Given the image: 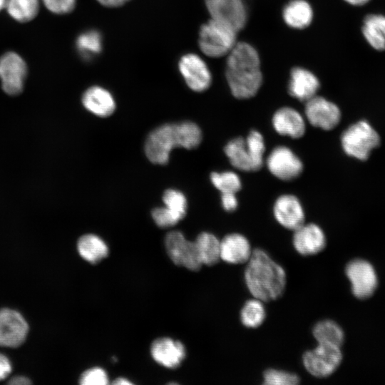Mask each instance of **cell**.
Returning <instances> with one entry per match:
<instances>
[{
    "mask_svg": "<svg viewBox=\"0 0 385 385\" xmlns=\"http://www.w3.org/2000/svg\"><path fill=\"white\" fill-rule=\"evenodd\" d=\"M6 0H0V11L5 8Z\"/></svg>",
    "mask_w": 385,
    "mask_h": 385,
    "instance_id": "43",
    "label": "cell"
},
{
    "mask_svg": "<svg viewBox=\"0 0 385 385\" xmlns=\"http://www.w3.org/2000/svg\"><path fill=\"white\" fill-rule=\"evenodd\" d=\"M151 215L155 224L160 227H171L181 220L175 212L165 206L153 209Z\"/></svg>",
    "mask_w": 385,
    "mask_h": 385,
    "instance_id": "34",
    "label": "cell"
},
{
    "mask_svg": "<svg viewBox=\"0 0 385 385\" xmlns=\"http://www.w3.org/2000/svg\"><path fill=\"white\" fill-rule=\"evenodd\" d=\"M167 253L174 264L196 271L202 265L195 241L188 240L180 231H171L165 237Z\"/></svg>",
    "mask_w": 385,
    "mask_h": 385,
    "instance_id": "10",
    "label": "cell"
},
{
    "mask_svg": "<svg viewBox=\"0 0 385 385\" xmlns=\"http://www.w3.org/2000/svg\"><path fill=\"white\" fill-rule=\"evenodd\" d=\"M362 33L367 42L376 50L385 49V16L369 14L364 20Z\"/></svg>",
    "mask_w": 385,
    "mask_h": 385,
    "instance_id": "25",
    "label": "cell"
},
{
    "mask_svg": "<svg viewBox=\"0 0 385 385\" xmlns=\"http://www.w3.org/2000/svg\"><path fill=\"white\" fill-rule=\"evenodd\" d=\"M101 5L109 7H119L128 2L130 0H97Z\"/></svg>",
    "mask_w": 385,
    "mask_h": 385,
    "instance_id": "39",
    "label": "cell"
},
{
    "mask_svg": "<svg viewBox=\"0 0 385 385\" xmlns=\"http://www.w3.org/2000/svg\"><path fill=\"white\" fill-rule=\"evenodd\" d=\"M79 383L81 385H106L108 384V377L104 369L93 367L81 374Z\"/></svg>",
    "mask_w": 385,
    "mask_h": 385,
    "instance_id": "35",
    "label": "cell"
},
{
    "mask_svg": "<svg viewBox=\"0 0 385 385\" xmlns=\"http://www.w3.org/2000/svg\"><path fill=\"white\" fill-rule=\"evenodd\" d=\"M29 327L24 317L10 309H0V346L17 347L26 339Z\"/></svg>",
    "mask_w": 385,
    "mask_h": 385,
    "instance_id": "15",
    "label": "cell"
},
{
    "mask_svg": "<svg viewBox=\"0 0 385 385\" xmlns=\"http://www.w3.org/2000/svg\"><path fill=\"white\" fill-rule=\"evenodd\" d=\"M341 346L318 344L303 355V364L307 371L315 377H327L333 374L342 360Z\"/></svg>",
    "mask_w": 385,
    "mask_h": 385,
    "instance_id": "7",
    "label": "cell"
},
{
    "mask_svg": "<svg viewBox=\"0 0 385 385\" xmlns=\"http://www.w3.org/2000/svg\"><path fill=\"white\" fill-rule=\"evenodd\" d=\"M11 371V365L8 358L0 354V380L5 379Z\"/></svg>",
    "mask_w": 385,
    "mask_h": 385,
    "instance_id": "38",
    "label": "cell"
},
{
    "mask_svg": "<svg viewBox=\"0 0 385 385\" xmlns=\"http://www.w3.org/2000/svg\"><path fill=\"white\" fill-rule=\"evenodd\" d=\"M205 1L212 19L224 23L237 31L245 26L247 12L243 0H205Z\"/></svg>",
    "mask_w": 385,
    "mask_h": 385,
    "instance_id": "14",
    "label": "cell"
},
{
    "mask_svg": "<svg viewBox=\"0 0 385 385\" xmlns=\"http://www.w3.org/2000/svg\"><path fill=\"white\" fill-rule=\"evenodd\" d=\"M31 383L29 379L22 376L13 377L9 382V384L13 385H26L30 384Z\"/></svg>",
    "mask_w": 385,
    "mask_h": 385,
    "instance_id": "40",
    "label": "cell"
},
{
    "mask_svg": "<svg viewBox=\"0 0 385 385\" xmlns=\"http://www.w3.org/2000/svg\"><path fill=\"white\" fill-rule=\"evenodd\" d=\"M273 215L280 225L293 231L304 223L303 206L298 197L292 194H284L276 199Z\"/></svg>",
    "mask_w": 385,
    "mask_h": 385,
    "instance_id": "16",
    "label": "cell"
},
{
    "mask_svg": "<svg viewBox=\"0 0 385 385\" xmlns=\"http://www.w3.org/2000/svg\"><path fill=\"white\" fill-rule=\"evenodd\" d=\"M266 317L263 301L253 298L247 300L240 312V320L248 328H257L260 326Z\"/></svg>",
    "mask_w": 385,
    "mask_h": 385,
    "instance_id": "30",
    "label": "cell"
},
{
    "mask_svg": "<svg viewBox=\"0 0 385 385\" xmlns=\"http://www.w3.org/2000/svg\"><path fill=\"white\" fill-rule=\"evenodd\" d=\"M76 48L82 59L85 61L93 59L103 50L101 34L95 29L81 33L76 40Z\"/></svg>",
    "mask_w": 385,
    "mask_h": 385,
    "instance_id": "26",
    "label": "cell"
},
{
    "mask_svg": "<svg viewBox=\"0 0 385 385\" xmlns=\"http://www.w3.org/2000/svg\"><path fill=\"white\" fill-rule=\"evenodd\" d=\"M237 32L230 26L211 19L200 27L199 47L209 57L223 56L237 43Z\"/></svg>",
    "mask_w": 385,
    "mask_h": 385,
    "instance_id": "5",
    "label": "cell"
},
{
    "mask_svg": "<svg viewBox=\"0 0 385 385\" xmlns=\"http://www.w3.org/2000/svg\"><path fill=\"white\" fill-rule=\"evenodd\" d=\"M178 69L185 83L192 91L202 92L210 86V71L198 55L189 53L182 56L178 61Z\"/></svg>",
    "mask_w": 385,
    "mask_h": 385,
    "instance_id": "13",
    "label": "cell"
},
{
    "mask_svg": "<svg viewBox=\"0 0 385 385\" xmlns=\"http://www.w3.org/2000/svg\"><path fill=\"white\" fill-rule=\"evenodd\" d=\"M344 153L358 160H366L372 149L380 143L377 132L366 120H360L346 128L341 137Z\"/></svg>",
    "mask_w": 385,
    "mask_h": 385,
    "instance_id": "6",
    "label": "cell"
},
{
    "mask_svg": "<svg viewBox=\"0 0 385 385\" xmlns=\"http://www.w3.org/2000/svg\"><path fill=\"white\" fill-rule=\"evenodd\" d=\"M245 281L253 297L269 302L283 294L286 273L265 250L256 249L247 262Z\"/></svg>",
    "mask_w": 385,
    "mask_h": 385,
    "instance_id": "3",
    "label": "cell"
},
{
    "mask_svg": "<svg viewBox=\"0 0 385 385\" xmlns=\"http://www.w3.org/2000/svg\"><path fill=\"white\" fill-rule=\"evenodd\" d=\"M150 353L153 359L167 368H176L185 356L184 345L169 337H160L151 344Z\"/></svg>",
    "mask_w": 385,
    "mask_h": 385,
    "instance_id": "19",
    "label": "cell"
},
{
    "mask_svg": "<svg viewBox=\"0 0 385 385\" xmlns=\"http://www.w3.org/2000/svg\"><path fill=\"white\" fill-rule=\"evenodd\" d=\"M224 152L236 169L246 172L257 171L265 163V140L259 131L253 130L245 138L237 137L228 141Z\"/></svg>",
    "mask_w": 385,
    "mask_h": 385,
    "instance_id": "4",
    "label": "cell"
},
{
    "mask_svg": "<svg viewBox=\"0 0 385 385\" xmlns=\"http://www.w3.org/2000/svg\"><path fill=\"white\" fill-rule=\"evenodd\" d=\"M220 200L222 208L227 212H232L237 208L238 200L236 197V193H221Z\"/></svg>",
    "mask_w": 385,
    "mask_h": 385,
    "instance_id": "37",
    "label": "cell"
},
{
    "mask_svg": "<svg viewBox=\"0 0 385 385\" xmlns=\"http://www.w3.org/2000/svg\"><path fill=\"white\" fill-rule=\"evenodd\" d=\"M263 384L267 385H296L299 382V376L284 370L269 369L264 372Z\"/></svg>",
    "mask_w": 385,
    "mask_h": 385,
    "instance_id": "33",
    "label": "cell"
},
{
    "mask_svg": "<svg viewBox=\"0 0 385 385\" xmlns=\"http://www.w3.org/2000/svg\"><path fill=\"white\" fill-rule=\"evenodd\" d=\"M27 74V64L18 53L10 51L0 56V81L6 94L12 96L20 94Z\"/></svg>",
    "mask_w": 385,
    "mask_h": 385,
    "instance_id": "8",
    "label": "cell"
},
{
    "mask_svg": "<svg viewBox=\"0 0 385 385\" xmlns=\"http://www.w3.org/2000/svg\"><path fill=\"white\" fill-rule=\"evenodd\" d=\"M282 17L289 27L302 29L312 21V8L305 0H291L284 7Z\"/></svg>",
    "mask_w": 385,
    "mask_h": 385,
    "instance_id": "23",
    "label": "cell"
},
{
    "mask_svg": "<svg viewBox=\"0 0 385 385\" xmlns=\"http://www.w3.org/2000/svg\"><path fill=\"white\" fill-rule=\"evenodd\" d=\"M345 272L356 298L366 299L374 294L378 280L375 270L369 262L361 259L351 260L347 264Z\"/></svg>",
    "mask_w": 385,
    "mask_h": 385,
    "instance_id": "11",
    "label": "cell"
},
{
    "mask_svg": "<svg viewBox=\"0 0 385 385\" xmlns=\"http://www.w3.org/2000/svg\"><path fill=\"white\" fill-rule=\"evenodd\" d=\"M313 336L318 344H328L341 346L344 342V332L335 322L325 319L317 322L313 328Z\"/></svg>",
    "mask_w": 385,
    "mask_h": 385,
    "instance_id": "29",
    "label": "cell"
},
{
    "mask_svg": "<svg viewBox=\"0 0 385 385\" xmlns=\"http://www.w3.org/2000/svg\"><path fill=\"white\" fill-rule=\"evenodd\" d=\"M304 118L312 126L330 130L339 124L341 111L335 103L316 95L305 102Z\"/></svg>",
    "mask_w": 385,
    "mask_h": 385,
    "instance_id": "12",
    "label": "cell"
},
{
    "mask_svg": "<svg viewBox=\"0 0 385 385\" xmlns=\"http://www.w3.org/2000/svg\"><path fill=\"white\" fill-rule=\"evenodd\" d=\"M113 384L116 385H130L133 384L131 381L125 378H118L113 381Z\"/></svg>",
    "mask_w": 385,
    "mask_h": 385,
    "instance_id": "41",
    "label": "cell"
},
{
    "mask_svg": "<svg viewBox=\"0 0 385 385\" xmlns=\"http://www.w3.org/2000/svg\"><path fill=\"white\" fill-rule=\"evenodd\" d=\"M77 250L82 258L92 264L98 262L108 254L106 242L94 234L81 236L77 242Z\"/></svg>",
    "mask_w": 385,
    "mask_h": 385,
    "instance_id": "24",
    "label": "cell"
},
{
    "mask_svg": "<svg viewBox=\"0 0 385 385\" xmlns=\"http://www.w3.org/2000/svg\"><path fill=\"white\" fill-rule=\"evenodd\" d=\"M4 9L15 21L26 23L35 19L38 15L40 9V1L6 0Z\"/></svg>",
    "mask_w": 385,
    "mask_h": 385,
    "instance_id": "28",
    "label": "cell"
},
{
    "mask_svg": "<svg viewBox=\"0 0 385 385\" xmlns=\"http://www.w3.org/2000/svg\"><path fill=\"white\" fill-rule=\"evenodd\" d=\"M41 1L49 11L59 15L71 13L76 4V0H41Z\"/></svg>",
    "mask_w": 385,
    "mask_h": 385,
    "instance_id": "36",
    "label": "cell"
},
{
    "mask_svg": "<svg viewBox=\"0 0 385 385\" xmlns=\"http://www.w3.org/2000/svg\"><path fill=\"white\" fill-rule=\"evenodd\" d=\"M202 138L201 129L195 123L183 121L163 124L148 135L144 146L145 153L151 163L165 165L174 148L195 149L199 146Z\"/></svg>",
    "mask_w": 385,
    "mask_h": 385,
    "instance_id": "2",
    "label": "cell"
},
{
    "mask_svg": "<svg viewBox=\"0 0 385 385\" xmlns=\"http://www.w3.org/2000/svg\"><path fill=\"white\" fill-rule=\"evenodd\" d=\"M252 252L250 242L240 233L228 234L220 240V260L227 263L247 262Z\"/></svg>",
    "mask_w": 385,
    "mask_h": 385,
    "instance_id": "22",
    "label": "cell"
},
{
    "mask_svg": "<svg viewBox=\"0 0 385 385\" xmlns=\"http://www.w3.org/2000/svg\"><path fill=\"white\" fill-rule=\"evenodd\" d=\"M272 124L279 135L294 139L302 137L306 131L305 118L297 110L289 106L282 107L274 112Z\"/></svg>",
    "mask_w": 385,
    "mask_h": 385,
    "instance_id": "18",
    "label": "cell"
},
{
    "mask_svg": "<svg viewBox=\"0 0 385 385\" xmlns=\"http://www.w3.org/2000/svg\"><path fill=\"white\" fill-rule=\"evenodd\" d=\"M320 87L317 77L301 67L292 68L288 83L289 94L300 101H307L315 96Z\"/></svg>",
    "mask_w": 385,
    "mask_h": 385,
    "instance_id": "20",
    "label": "cell"
},
{
    "mask_svg": "<svg viewBox=\"0 0 385 385\" xmlns=\"http://www.w3.org/2000/svg\"><path fill=\"white\" fill-rule=\"evenodd\" d=\"M163 201L166 207L175 212L181 220L187 212L188 202L185 195L175 189H168L163 195Z\"/></svg>",
    "mask_w": 385,
    "mask_h": 385,
    "instance_id": "32",
    "label": "cell"
},
{
    "mask_svg": "<svg viewBox=\"0 0 385 385\" xmlns=\"http://www.w3.org/2000/svg\"><path fill=\"white\" fill-rule=\"evenodd\" d=\"M347 3L354 5V6H361L366 4L369 0H344Z\"/></svg>",
    "mask_w": 385,
    "mask_h": 385,
    "instance_id": "42",
    "label": "cell"
},
{
    "mask_svg": "<svg viewBox=\"0 0 385 385\" xmlns=\"http://www.w3.org/2000/svg\"><path fill=\"white\" fill-rule=\"evenodd\" d=\"M212 184L221 193H237L242 188L240 176L234 171L213 172L210 174Z\"/></svg>",
    "mask_w": 385,
    "mask_h": 385,
    "instance_id": "31",
    "label": "cell"
},
{
    "mask_svg": "<svg viewBox=\"0 0 385 385\" xmlns=\"http://www.w3.org/2000/svg\"><path fill=\"white\" fill-rule=\"evenodd\" d=\"M293 246L302 255H314L326 245V237L322 229L314 223L302 224L294 230Z\"/></svg>",
    "mask_w": 385,
    "mask_h": 385,
    "instance_id": "17",
    "label": "cell"
},
{
    "mask_svg": "<svg viewBox=\"0 0 385 385\" xmlns=\"http://www.w3.org/2000/svg\"><path fill=\"white\" fill-rule=\"evenodd\" d=\"M265 163L273 176L284 181H291L298 178L304 168L301 159L285 145L273 148Z\"/></svg>",
    "mask_w": 385,
    "mask_h": 385,
    "instance_id": "9",
    "label": "cell"
},
{
    "mask_svg": "<svg viewBox=\"0 0 385 385\" xmlns=\"http://www.w3.org/2000/svg\"><path fill=\"white\" fill-rule=\"evenodd\" d=\"M225 77L233 96L247 99L255 96L262 83L260 59L256 49L246 42L237 43L228 53Z\"/></svg>",
    "mask_w": 385,
    "mask_h": 385,
    "instance_id": "1",
    "label": "cell"
},
{
    "mask_svg": "<svg viewBox=\"0 0 385 385\" xmlns=\"http://www.w3.org/2000/svg\"><path fill=\"white\" fill-rule=\"evenodd\" d=\"M195 243L202 265H213L220 260V240L213 234L201 232Z\"/></svg>",
    "mask_w": 385,
    "mask_h": 385,
    "instance_id": "27",
    "label": "cell"
},
{
    "mask_svg": "<svg viewBox=\"0 0 385 385\" xmlns=\"http://www.w3.org/2000/svg\"><path fill=\"white\" fill-rule=\"evenodd\" d=\"M81 102L87 111L99 117L111 115L116 106L110 91L98 86L87 88L82 95Z\"/></svg>",
    "mask_w": 385,
    "mask_h": 385,
    "instance_id": "21",
    "label": "cell"
}]
</instances>
